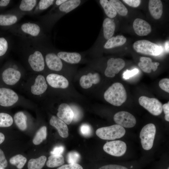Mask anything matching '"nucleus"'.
<instances>
[{
	"instance_id": "obj_35",
	"label": "nucleus",
	"mask_w": 169,
	"mask_h": 169,
	"mask_svg": "<svg viewBox=\"0 0 169 169\" xmlns=\"http://www.w3.org/2000/svg\"><path fill=\"white\" fill-rule=\"evenodd\" d=\"M36 2V0H22L20 5L19 8L23 11H30L35 6Z\"/></svg>"
},
{
	"instance_id": "obj_25",
	"label": "nucleus",
	"mask_w": 169,
	"mask_h": 169,
	"mask_svg": "<svg viewBox=\"0 0 169 169\" xmlns=\"http://www.w3.org/2000/svg\"><path fill=\"white\" fill-rule=\"evenodd\" d=\"M21 28L23 32L34 36L38 35L40 30V28L38 25L30 23L23 24Z\"/></svg>"
},
{
	"instance_id": "obj_30",
	"label": "nucleus",
	"mask_w": 169,
	"mask_h": 169,
	"mask_svg": "<svg viewBox=\"0 0 169 169\" xmlns=\"http://www.w3.org/2000/svg\"><path fill=\"white\" fill-rule=\"evenodd\" d=\"M109 2L117 13L122 16H126L128 13L126 7L118 0H110Z\"/></svg>"
},
{
	"instance_id": "obj_14",
	"label": "nucleus",
	"mask_w": 169,
	"mask_h": 169,
	"mask_svg": "<svg viewBox=\"0 0 169 169\" xmlns=\"http://www.w3.org/2000/svg\"><path fill=\"white\" fill-rule=\"evenodd\" d=\"M21 76V73L19 71L10 68L4 71L2 74V78L6 84L13 85L19 80Z\"/></svg>"
},
{
	"instance_id": "obj_3",
	"label": "nucleus",
	"mask_w": 169,
	"mask_h": 169,
	"mask_svg": "<svg viewBox=\"0 0 169 169\" xmlns=\"http://www.w3.org/2000/svg\"><path fill=\"white\" fill-rule=\"evenodd\" d=\"M133 46L136 52L146 55L157 56L163 51L161 46L146 40L136 41Z\"/></svg>"
},
{
	"instance_id": "obj_16",
	"label": "nucleus",
	"mask_w": 169,
	"mask_h": 169,
	"mask_svg": "<svg viewBox=\"0 0 169 169\" xmlns=\"http://www.w3.org/2000/svg\"><path fill=\"white\" fill-rule=\"evenodd\" d=\"M100 80V76L98 73H89L87 75H83L81 77L79 84L82 88L86 89L91 87L93 84L98 83Z\"/></svg>"
},
{
	"instance_id": "obj_10",
	"label": "nucleus",
	"mask_w": 169,
	"mask_h": 169,
	"mask_svg": "<svg viewBox=\"0 0 169 169\" xmlns=\"http://www.w3.org/2000/svg\"><path fill=\"white\" fill-rule=\"evenodd\" d=\"M46 80L49 84L55 88L65 89L68 87L69 83L67 79L62 75L50 74L47 75Z\"/></svg>"
},
{
	"instance_id": "obj_11",
	"label": "nucleus",
	"mask_w": 169,
	"mask_h": 169,
	"mask_svg": "<svg viewBox=\"0 0 169 169\" xmlns=\"http://www.w3.org/2000/svg\"><path fill=\"white\" fill-rule=\"evenodd\" d=\"M58 110V117L66 124H70L74 117L73 112L71 107L67 104L63 103L59 105Z\"/></svg>"
},
{
	"instance_id": "obj_32",
	"label": "nucleus",
	"mask_w": 169,
	"mask_h": 169,
	"mask_svg": "<svg viewBox=\"0 0 169 169\" xmlns=\"http://www.w3.org/2000/svg\"><path fill=\"white\" fill-rule=\"evenodd\" d=\"M27 161V159L23 156L20 154L16 155L11 158L10 163L15 166L18 169H22Z\"/></svg>"
},
{
	"instance_id": "obj_7",
	"label": "nucleus",
	"mask_w": 169,
	"mask_h": 169,
	"mask_svg": "<svg viewBox=\"0 0 169 169\" xmlns=\"http://www.w3.org/2000/svg\"><path fill=\"white\" fill-rule=\"evenodd\" d=\"M115 122L123 127L130 128L133 127L136 123L135 117L131 114L126 111H121L114 115Z\"/></svg>"
},
{
	"instance_id": "obj_49",
	"label": "nucleus",
	"mask_w": 169,
	"mask_h": 169,
	"mask_svg": "<svg viewBox=\"0 0 169 169\" xmlns=\"http://www.w3.org/2000/svg\"><path fill=\"white\" fill-rule=\"evenodd\" d=\"M9 0H2L0 1V6H7L10 2Z\"/></svg>"
},
{
	"instance_id": "obj_27",
	"label": "nucleus",
	"mask_w": 169,
	"mask_h": 169,
	"mask_svg": "<svg viewBox=\"0 0 169 169\" xmlns=\"http://www.w3.org/2000/svg\"><path fill=\"white\" fill-rule=\"evenodd\" d=\"M46 157L42 156L36 159H30L28 164V169H41L44 166Z\"/></svg>"
},
{
	"instance_id": "obj_2",
	"label": "nucleus",
	"mask_w": 169,
	"mask_h": 169,
	"mask_svg": "<svg viewBox=\"0 0 169 169\" xmlns=\"http://www.w3.org/2000/svg\"><path fill=\"white\" fill-rule=\"evenodd\" d=\"M125 128L117 124L102 127L96 131L97 136L102 139L114 140L122 137L125 134Z\"/></svg>"
},
{
	"instance_id": "obj_51",
	"label": "nucleus",
	"mask_w": 169,
	"mask_h": 169,
	"mask_svg": "<svg viewBox=\"0 0 169 169\" xmlns=\"http://www.w3.org/2000/svg\"><path fill=\"white\" fill-rule=\"evenodd\" d=\"M5 139V136L3 134L0 132V144L3 142Z\"/></svg>"
},
{
	"instance_id": "obj_29",
	"label": "nucleus",
	"mask_w": 169,
	"mask_h": 169,
	"mask_svg": "<svg viewBox=\"0 0 169 169\" xmlns=\"http://www.w3.org/2000/svg\"><path fill=\"white\" fill-rule=\"evenodd\" d=\"M100 3L104 12L109 18L112 19L115 18L117 13L108 0H100Z\"/></svg>"
},
{
	"instance_id": "obj_18",
	"label": "nucleus",
	"mask_w": 169,
	"mask_h": 169,
	"mask_svg": "<svg viewBox=\"0 0 169 169\" xmlns=\"http://www.w3.org/2000/svg\"><path fill=\"white\" fill-rule=\"evenodd\" d=\"M47 87L44 76L39 75L35 79L34 84L31 86V92L34 95H40L45 91Z\"/></svg>"
},
{
	"instance_id": "obj_45",
	"label": "nucleus",
	"mask_w": 169,
	"mask_h": 169,
	"mask_svg": "<svg viewBox=\"0 0 169 169\" xmlns=\"http://www.w3.org/2000/svg\"><path fill=\"white\" fill-rule=\"evenodd\" d=\"M64 147L62 146H58L55 147L51 151L52 155H61L64 151Z\"/></svg>"
},
{
	"instance_id": "obj_53",
	"label": "nucleus",
	"mask_w": 169,
	"mask_h": 169,
	"mask_svg": "<svg viewBox=\"0 0 169 169\" xmlns=\"http://www.w3.org/2000/svg\"><path fill=\"white\" fill-rule=\"evenodd\" d=\"M0 169H4V168H3L1 167H0Z\"/></svg>"
},
{
	"instance_id": "obj_24",
	"label": "nucleus",
	"mask_w": 169,
	"mask_h": 169,
	"mask_svg": "<svg viewBox=\"0 0 169 169\" xmlns=\"http://www.w3.org/2000/svg\"><path fill=\"white\" fill-rule=\"evenodd\" d=\"M81 2L80 0H67L59 6V9L61 12L67 13L78 7Z\"/></svg>"
},
{
	"instance_id": "obj_20",
	"label": "nucleus",
	"mask_w": 169,
	"mask_h": 169,
	"mask_svg": "<svg viewBox=\"0 0 169 169\" xmlns=\"http://www.w3.org/2000/svg\"><path fill=\"white\" fill-rule=\"evenodd\" d=\"M140 62L138 65L144 72L150 73L151 70L156 71L160 64L158 62H153L152 59L149 57H142L140 58Z\"/></svg>"
},
{
	"instance_id": "obj_47",
	"label": "nucleus",
	"mask_w": 169,
	"mask_h": 169,
	"mask_svg": "<svg viewBox=\"0 0 169 169\" xmlns=\"http://www.w3.org/2000/svg\"><path fill=\"white\" fill-rule=\"evenodd\" d=\"M123 1L129 6L133 7H137L140 4V0H123Z\"/></svg>"
},
{
	"instance_id": "obj_46",
	"label": "nucleus",
	"mask_w": 169,
	"mask_h": 169,
	"mask_svg": "<svg viewBox=\"0 0 169 169\" xmlns=\"http://www.w3.org/2000/svg\"><path fill=\"white\" fill-rule=\"evenodd\" d=\"M8 162L3 151L0 149V167L5 168L7 166Z\"/></svg>"
},
{
	"instance_id": "obj_34",
	"label": "nucleus",
	"mask_w": 169,
	"mask_h": 169,
	"mask_svg": "<svg viewBox=\"0 0 169 169\" xmlns=\"http://www.w3.org/2000/svg\"><path fill=\"white\" fill-rule=\"evenodd\" d=\"M13 122V119L10 115L4 113H0V127L10 126Z\"/></svg>"
},
{
	"instance_id": "obj_9",
	"label": "nucleus",
	"mask_w": 169,
	"mask_h": 169,
	"mask_svg": "<svg viewBox=\"0 0 169 169\" xmlns=\"http://www.w3.org/2000/svg\"><path fill=\"white\" fill-rule=\"evenodd\" d=\"M18 99L17 94L13 90L8 88H0V105L8 107L15 103Z\"/></svg>"
},
{
	"instance_id": "obj_43",
	"label": "nucleus",
	"mask_w": 169,
	"mask_h": 169,
	"mask_svg": "<svg viewBox=\"0 0 169 169\" xmlns=\"http://www.w3.org/2000/svg\"><path fill=\"white\" fill-rule=\"evenodd\" d=\"M139 72L138 69H134L131 70H126L123 73V78L125 79H128L137 74Z\"/></svg>"
},
{
	"instance_id": "obj_5",
	"label": "nucleus",
	"mask_w": 169,
	"mask_h": 169,
	"mask_svg": "<svg viewBox=\"0 0 169 169\" xmlns=\"http://www.w3.org/2000/svg\"><path fill=\"white\" fill-rule=\"evenodd\" d=\"M139 102L140 105L154 115H158L162 112V104L156 98L142 96L139 97Z\"/></svg>"
},
{
	"instance_id": "obj_39",
	"label": "nucleus",
	"mask_w": 169,
	"mask_h": 169,
	"mask_svg": "<svg viewBox=\"0 0 169 169\" xmlns=\"http://www.w3.org/2000/svg\"><path fill=\"white\" fill-rule=\"evenodd\" d=\"M131 168L130 169L133 168ZM98 169H130L125 166L119 165L111 164L104 165Z\"/></svg>"
},
{
	"instance_id": "obj_26",
	"label": "nucleus",
	"mask_w": 169,
	"mask_h": 169,
	"mask_svg": "<svg viewBox=\"0 0 169 169\" xmlns=\"http://www.w3.org/2000/svg\"><path fill=\"white\" fill-rule=\"evenodd\" d=\"M15 122L18 127L22 131L25 130L27 128L26 115L22 112L16 113L14 116Z\"/></svg>"
},
{
	"instance_id": "obj_36",
	"label": "nucleus",
	"mask_w": 169,
	"mask_h": 169,
	"mask_svg": "<svg viewBox=\"0 0 169 169\" xmlns=\"http://www.w3.org/2000/svg\"><path fill=\"white\" fill-rule=\"evenodd\" d=\"M80 158L79 154L76 151H72L69 152L67 156V160L69 164L77 163Z\"/></svg>"
},
{
	"instance_id": "obj_40",
	"label": "nucleus",
	"mask_w": 169,
	"mask_h": 169,
	"mask_svg": "<svg viewBox=\"0 0 169 169\" xmlns=\"http://www.w3.org/2000/svg\"><path fill=\"white\" fill-rule=\"evenodd\" d=\"M159 85L160 88L166 92L169 93V79L164 78L161 79Z\"/></svg>"
},
{
	"instance_id": "obj_31",
	"label": "nucleus",
	"mask_w": 169,
	"mask_h": 169,
	"mask_svg": "<svg viewBox=\"0 0 169 169\" xmlns=\"http://www.w3.org/2000/svg\"><path fill=\"white\" fill-rule=\"evenodd\" d=\"M46 136L47 128L43 126L37 132L33 139V143L35 145H39L46 139Z\"/></svg>"
},
{
	"instance_id": "obj_15",
	"label": "nucleus",
	"mask_w": 169,
	"mask_h": 169,
	"mask_svg": "<svg viewBox=\"0 0 169 169\" xmlns=\"http://www.w3.org/2000/svg\"><path fill=\"white\" fill-rule=\"evenodd\" d=\"M45 61L48 67L51 70L59 71L62 69L63 64L61 59L54 53L47 54L45 56Z\"/></svg>"
},
{
	"instance_id": "obj_23",
	"label": "nucleus",
	"mask_w": 169,
	"mask_h": 169,
	"mask_svg": "<svg viewBox=\"0 0 169 169\" xmlns=\"http://www.w3.org/2000/svg\"><path fill=\"white\" fill-rule=\"evenodd\" d=\"M126 41V38L123 35L112 37L107 40L104 47L106 49H111L122 45L125 43Z\"/></svg>"
},
{
	"instance_id": "obj_13",
	"label": "nucleus",
	"mask_w": 169,
	"mask_h": 169,
	"mask_svg": "<svg viewBox=\"0 0 169 169\" xmlns=\"http://www.w3.org/2000/svg\"><path fill=\"white\" fill-rule=\"evenodd\" d=\"M133 26L135 33L141 36L147 35L151 31L149 23L141 18L135 19L133 22Z\"/></svg>"
},
{
	"instance_id": "obj_52",
	"label": "nucleus",
	"mask_w": 169,
	"mask_h": 169,
	"mask_svg": "<svg viewBox=\"0 0 169 169\" xmlns=\"http://www.w3.org/2000/svg\"><path fill=\"white\" fill-rule=\"evenodd\" d=\"M169 41H166L165 44V49L167 52H169Z\"/></svg>"
},
{
	"instance_id": "obj_21",
	"label": "nucleus",
	"mask_w": 169,
	"mask_h": 169,
	"mask_svg": "<svg viewBox=\"0 0 169 169\" xmlns=\"http://www.w3.org/2000/svg\"><path fill=\"white\" fill-rule=\"evenodd\" d=\"M57 55L61 59L71 64L78 63L81 59L80 54L75 52L60 51L58 53Z\"/></svg>"
},
{
	"instance_id": "obj_50",
	"label": "nucleus",
	"mask_w": 169,
	"mask_h": 169,
	"mask_svg": "<svg viewBox=\"0 0 169 169\" xmlns=\"http://www.w3.org/2000/svg\"><path fill=\"white\" fill-rule=\"evenodd\" d=\"M67 0H57L55 2V4L57 6H60L66 1Z\"/></svg>"
},
{
	"instance_id": "obj_33",
	"label": "nucleus",
	"mask_w": 169,
	"mask_h": 169,
	"mask_svg": "<svg viewBox=\"0 0 169 169\" xmlns=\"http://www.w3.org/2000/svg\"><path fill=\"white\" fill-rule=\"evenodd\" d=\"M17 20V17L11 14L0 15V25L8 26L15 23Z\"/></svg>"
},
{
	"instance_id": "obj_17",
	"label": "nucleus",
	"mask_w": 169,
	"mask_h": 169,
	"mask_svg": "<svg viewBox=\"0 0 169 169\" xmlns=\"http://www.w3.org/2000/svg\"><path fill=\"white\" fill-rule=\"evenodd\" d=\"M51 125L58 130L60 136L66 138L69 136L68 129L66 124L62 120L55 116H52L49 121Z\"/></svg>"
},
{
	"instance_id": "obj_22",
	"label": "nucleus",
	"mask_w": 169,
	"mask_h": 169,
	"mask_svg": "<svg viewBox=\"0 0 169 169\" xmlns=\"http://www.w3.org/2000/svg\"><path fill=\"white\" fill-rule=\"evenodd\" d=\"M104 38L108 40L113 35L115 30V23L112 19L109 18L104 19L103 23Z\"/></svg>"
},
{
	"instance_id": "obj_28",
	"label": "nucleus",
	"mask_w": 169,
	"mask_h": 169,
	"mask_svg": "<svg viewBox=\"0 0 169 169\" xmlns=\"http://www.w3.org/2000/svg\"><path fill=\"white\" fill-rule=\"evenodd\" d=\"M46 163L47 166L50 168L57 167L63 165L64 158L62 155H51L48 158Z\"/></svg>"
},
{
	"instance_id": "obj_12",
	"label": "nucleus",
	"mask_w": 169,
	"mask_h": 169,
	"mask_svg": "<svg viewBox=\"0 0 169 169\" xmlns=\"http://www.w3.org/2000/svg\"><path fill=\"white\" fill-rule=\"evenodd\" d=\"M28 61L31 67L35 71H41L44 68V58L41 53L39 51H36L31 54L29 57Z\"/></svg>"
},
{
	"instance_id": "obj_41",
	"label": "nucleus",
	"mask_w": 169,
	"mask_h": 169,
	"mask_svg": "<svg viewBox=\"0 0 169 169\" xmlns=\"http://www.w3.org/2000/svg\"><path fill=\"white\" fill-rule=\"evenodd\" d=\"M54 0H41L39 3V9L44 10L52 5L54 2Z\"/></svg>"
},
{
	"instance_id": "obj_1",
	"label": "nucleus",
	"mask_w": 169,
	"mask_h": 169,
	"mask_svg": "<svg viewBox=\"0 0 169 169\" xmlns=\"http://www.w3.org/2000/svg\"><path fill=\"white\" fill-rule=\"evenodd\" d=\"M105 100L115 106L121 105L126 100L127 93L123 85L119 82L113 83L105 92Z\"/></svg>"
},
{
	"instance_id": "obj_19",
	"label": "nucleus",
	"mask_w": 169,
	"mask_h": 169,
	"mask_svg": "<svg viewBox=\"0 0 169 169\" xmlns=\"http://www.w3.org/2000/svg\"><path fill=\"white\" fill-rule=\"evenodd\" d=\"M148 8L151 15L155 19H160L163 13V5L160 0H150Z\"/></svg>"
},
{
	"instance_id": "obj_6",
	"label": "nucleus",
	"mask_w": 169,
	"mask_h": 169,
	"mask_svg": "<svg viewBox=\"0 0 169 169\" xmlns=\"http://www.w3.org/2000/svg\"><path fill=\"white\" fill-rule=\"evenodd\" d=\"M104 150L107 153L115 156H120L125 153L127 146L121 141H113L106 142L103 146Z\"/></svg>"
},
{
	"instance_id": "obj_44",
	"label": "nucleus",
	"mask_w": 169,
	"mask_h": 169,
	"mask_svg": "<svg viewBox=\"0 0 169 169\" xmlns=\"http://www.w3.org/2000/svg\"><path fill=\"white\" fill-rule=\"evenodd\" d=\"M57 169H83L78 163H71L62 165Z\"/></svg>"
},
{
	"instance_id": "obj_42",
	"label": "nucleus",
	"mask_w": 169,
	"mask_h": 169,
	"mask_svg": "<svg viewBox=\"0 0 169 169\" xmlns=\"http://www.w3.org/2000/svg\"><path fill=\"white\" fill-rule=\"evenodd\" d=\"M73 113L74 117L73 120L75 122L79 121L81 117L82 113L79 109L75 106L71 107Z\"/></svg>"
},
{
	"instance_id": "obj_38",
	"label": "nucleus",
	"mask_w": 169,
	"mask_h": 169,
	"mask_svg": "<svg viewBox=\"0 0 169 169\" xmlns=\"http://www.w3.org/2000/svg\"><path fill=\"white\" fill-rule=\"evenodd\" d=\"M8 48L7 41L3 38H0V56L3 55Z\"/></svg>"
},
{
	"instance_id": "obj_48",
	"label": "nucleus",
	"mask_w": 169,
	"mask_h": 169,
	"mask_svg": "<svg viewBox=\"0 0 169 169\" xmlns=\"http://www.w3.org/2000/svg\"><path fill=\"white\" fill-rule=\"evenodd\" d=\"M162 109L165 114V119L167 121H169V102L162 105Z\"/></svg>"
},
{
	"instance_id": "obj_8",
	"label": "nucleus",
	"mask_w": 169,
	"mask_h": 169,
	"mask_svg": "<svg viewBox=\"0 0 169 169\" xmlns=\"http://www.w3.org/2000/svg\"><path fill=\"white\" fill-rule=\"evenodd\" d=\"M125 63L122 59L112 58L108 60L105 74L107 77H113L125 67Z\"/></svg>"
},
{
	"instance_id": "obj_4",
	"label": "nucleus",
	"mask_w": 169,
	"mask_h": 169,
	"mask_svg": "<svg viewBox=\"0 0 169 169\" xmlns=\"http://www.w3.org/2000/svg\"><path fill=\"white\" fill-rule=\"evenodd\" d=\"M156 133L155 125L149 123L142 129L140 135L142 148L146 150H150L152 147Z\"/></svg>"
},
{
	"instance_id": "obj_37",
	"label": "nucleus",
	"mask_w": 169,
	"mask_h": 169,
	"mask_svg": "<svg viewBox=\"0 0 169 169\" xmlns=\"http://www.w3.org/2000/svg\"><path fill=\"white\" fill-rule=\"evenodd\" d=\"M80 131L81 134L85 136H89L91 134L92 130L90 126L87 124H83L80 127Z\"/></svg>"
}]
</instances>
